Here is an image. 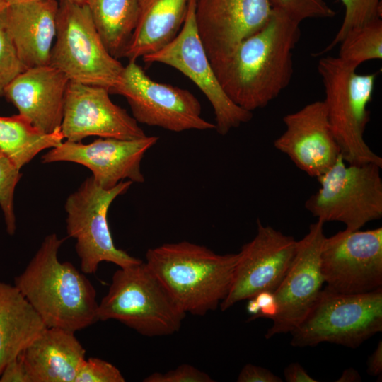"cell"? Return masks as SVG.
<instances>
[{"label": "cell", "mask_w": 382, "mask_h": 382, "mask_svg": "<svg viewBox=\"0 0 382 382\" xmlns=\"http://www.w3.org/2000/svg\"><path fill=\"white\" fill-rule=\"evenodd\" d=\"M300 37V23L272 9L260 30L212 65L228 98L251 112L266 107L290 83L293 51Z\"/></svg>", "instance_id": "6da1fadb"}, {"label": "cell", "mask_w": 382, "mask_h": 382, "mask_svg": "<svg viewBox=\"0 0 382 382\" xmlns=\"http://www.w3.org/2000/svg\"><path fill=\"white\" fill-rule=\"evenodd\" d=\"M64 238L56 233L45 237L14 285L47 328L70 332L98 321L96 291L83 272L69 262H60L59 250Z\"/></svg>", "instance_id": "7a4b0ae2"}, {"label": "cell", "mask_w": 382, "mask_h": 382, "mask_svg": "<svg viewBox=\"0 0 382 382\" xmlns=\"http://www.w3.org/2000/svg\"><path fill=\"white\" fill-rule=\"evenodd\" d=\"M238 257L184 241L149 249L144 262L183 312L202 316L227 296Z\"/></svg>", "instance_id": "3957f363"}, {"label": "cell", "mask_w": 382, "mask_h": 382, "mask_svg": "<svg viewBox=\"0 0 382 382\" xmlns=\"http://www.w3.org/2000/svg\"><path fill=\"white\" fill-rule=\"evenodd\" d=\"M324 90L329 123L344 161L349 164L376 163L382 158L366 143L370 120L368 105L374 91L376 73L360 74L337 57L325 56L317 64Z\"/></svg>", "instance_id": "277c9868"}, {"label": "cell", "mask_w": 382, "mask_h": 382, "mask_svg": "<svg viewBox=\"0 0 382 382\" xmlns=\"http://www.w3.org/2000/svg\"><path fill=\"white\" fill-rule=\"evenodd\" d=\"M144 262L115 272L98 320H115L148 337L173 335L185 316Z\"/></svg>", "instance_id": "5b68a950"}, {"label": "cell", "mask_w": 382, "mask_h": 382, "mask_svg": "<svg viewBox=\"0 0 382 382\" xmlns=\"http://www.w3.org/2000/svg\"><path fill=\"white\" fill-rule=\"evenodd\" d=\"M69 81L106 88L119 83L125 66L107 50L86 4L60 0L50 64Z\"/></svg>", "instance_id": "8992f818"}, {"label": "cell", "mask_w": 382, "mask_h": 382, "mask_svg": "<svg viewBox=\"0 0 382 382\" xmlns=\"http://www.w3.org/2000/svg\"><path fill=\"white\" fill-rule=\"evenodd\" d=\"M382 330V288L356 294L325 287L303 320L290 333L295 347L322 342L357 348Z\"/></svg>", "instance_id": "52a82bcc"}, {"label": "cell", "mask_w": 382, "mask_h": 382, "mask_svg": "<svg viewBox=\"0 0 382 382\" xmlns=\"http://www.w3.org/2000/svg\"><path fill=\"white\" fill-rule=\"evenodd\" d=\"M382 166L374 163L349 164L342 155L317 178L318 190L305 202V208L324 224L339 221L345 229L359 230L382 217Z\"/></svg>", "instance_id": "ba28073f"}, {"label": "cell", "mask_w": 382, "mask_h": 382, "mask_svg": "<svg viewBox=\"0 0 382 382\" xmlns=\"http://www.w3.org/2000/svg\"><path fill=\"white\" fill-rule=\"evenodd\" d=\"M132 183L123 180L106 190L90 176L67 197L64 205L66 232L76 240L75 249L84 274L95 273L102 262H112L120 268L142 262L115 247L107 218L112 202L125 193Z\"/></svg>", "instance_id": "9c48e42d"}, {"label": "cell", "mask_w": 382, "mask_h": 382, "mask_svg": "<svg viewBox=\"0 0 382 382\" xmlns=\"http://www.w3.org/2000/svg\"><path fill=\"white\" fill-rule=\"evenodd\" d=\"M111 93L126 98L137 122L175 132L216 128L202 117L201 104L191 92L154 81L136 61L125 66Z\"/></svg>", "instance_id": "30bf717a"}, {"label": "cell", "mask_w": 382, "mask_h": 382, "mask_svg": "<svg viewBox=\"0 0 382 382\" xmlns=\"http://www.w3.org/2000/svg\"><path fill=\"white\" fill-rule=\"evenodd\" d=\"M197 0H189L185 22L167 45L142 57L146 64L172 66L190 79L209 101L215 115V129L221 135L249 122L253 112L236 105L219 83L199 37L195 22Z\"/></svg>", "instance_id": "8fae6325"}, {"label": "cell", "mask_w": 382, "mask_h": 382, "mask_svg": "<svg viewBox=\"0 0 382 382\" xmlns=\"http://www.w3.org/2000/svg\"><path fill=\"white\" fill-rule=\"evenodd\" d=\"M320 267L325 287L333 291L356 294L382 288V228L325 236Z\"/></svg>", "instance_id": "7c38bea8"}, {"label": "cell", "mask_w": 382, "mask_h": 382, "mask_svg": "<svg viewBox=\"0 0 382 382\" xmlns=\"http://www.w3.org/2000/svg\"><path fill=\"white\" fill-rule=\"evenodd\" d=\"M324 223L317 220L297 241L295 255L283 280L274 291L276 315L265 333L270 339L293 331L306 317L325 283L320 267V251L325 238Z\"/></svg>", "instance_id": "4fadbf2b"}, {"label": "cell", "mask_w": 382, "mask_h": 382, "mask_svg": "<svg viewBox=\"0 0 382 382\" xmlns=\"http://www.w3.org/2000/svg\"><path fill=\"white\" fill-rule=\"evenodd\" d=\"M297 241L257 221V233L238 253L233 281L220 307L225 311L258 293L273 292L285 277L294 259Z\"/></svg>", "instance_id": "5bb4252c"}, {"label": "cell", "mask_w": 382, "mask_h": 382, "mask_svg": "<svg viewBox=\"0 0 382 382\" xmlns=\"http://www.w3.org/2000/svg\"><path fill=\"white\" fill-rule=\"evenodd\" d=\"M158 139L154 136L131 140L100 137L90 144L66 140L44 154L41 162L83 165L92 172L91 176L99 186L108 190L126 179L132 183L144 182L141 162Z\"/></svg>", "instance_id": "9a60e30c"}, {"label": "cell", "mask_w": 382, "mask_h": 382, "mask_svg": "<svg viewBox=\"0 0 382 382\" xmlns=\"http://www.w3.org/2000/svg\"><path fill=\"white\" fill-rule=\"evenodd\" d=\"M109 95L106 88L69 81L61 125L64 139L77 142L90 136L126 140L146 137L135 119Z\"/></svg>", "instance_id": "2e32d148"}, {"label": "cell", "mask_w": 382, "mask_h": 382, "mask_svg": "<svg viewBox=\"0 0 382 382\" xmlns=\"http://www.w3.org/2000/svg\"><path fill=\"white\" fill-rule=\"evenodd\" d=\"M272 13L269 0H197L196 26L211 64L226 59Z\"/></svg>", "instance_id": "e0dca14e"}, {"label": "cell", "mask_w": 382, "mask_h": 382, "mask_svg": "<svg viewBox=\"0 0 382 382\" xmlns=\"http://www.w3.org/2000/svg\"><path fill=\"white\" fill-rule=\"evenodd\" d=\"M286 129L274 141L296 166L318 178L341 156L323 100L310 103L283 117Z\"/></svg>", "instance_id": "ac0fdd59"}, {"label": "cell", "mask_w": 382, "mask_h": 382, "mask_svg": "<svg viewBox=\"0 0 382 382\" xmlns=\"http://www.w3.org/2000/svg\"><path fill=\"white\" fill-rule=\"evenodd\" d=\"M69 79L50 64L28 68L7 86L4 95L18 114L45 134L61 130Z\"/></svg>", "instance_id": "d6986e66"}, {"label": "cell", "mask_w": 382, "mask_h": 382, "mask_svg": "<svg viewBox=\"0 0 382 382\" xmlns=\"http://www.w3.org/2000/svg\"><path fill=\"white\" fill-rule=\"evenodd\" d=\"M58 8L57 0H36L6 4L0 11V25L25 69L50 64Z\"/></svg>", "instance_id": "ffe728a7"}, {"label": "cell", "mask_w": 382, "mask_h": 382, "mask_svg": "<svg viewBox=\"0 0 382 382\" xmlns=\"http://www.w3.org/2000/svg\"><path fill=\"white\" fill-rule=\"evenodd\" d=\"M75 332L47 328L20 354L30 382H74L86 350Z\"/></svg>", "instance_id": "44dd1931"}, {"label": "cell", "mask_w": 382, "mask_h": 382, "mask_svg": "<svg viewBox=\"0 0 382 382\" xmlns=\"http://www.w3.org/2000/svg\"><path fill=\"white\" fill-rule=\"evenodd\" d=\"M189 0H143L139 19L122 57L136 61L170 43L185 22Z\"/></svg>", "instance_id": "7402d4cb"}, {"label": "cell", "mask_w": 382, "mask_h": 382, "mask_svg": "<svg viewBox=\"0 0 382 382\" xmlns=\"http://www.w3.org/2000/svg\"><path fill=\"white\" fill-rule=\"evenodd\" d=\"M46 328L18 289L0 281V376Z\"/></svg>", "instance_id": "603a6c76"}, {"label": "cell", "mask_w": 382, "mask_h": 382, "mask_svg": "<svg viewBox=\"0 0 382 382\" xmlns=\"http://www.w3.org/2000/svg\"><path fill=\"white\" fill-rule=\"evenodd\" d=\"M143 0H87L96 28L107 50L122 57L137 25Z\"/></svg>", "instance_id": "cb8c5ba5"}, {"label": "cell", "mask_w": 382, "mask_h": 382, "mask_svg": "<svg viewBox=\"0 0 382 382\" xmlns=\"http://www.w3.org/2000/svg\"><path fill=\"white\" fill-rule=\"evenodd\" d=\"M64 139L61 130L45 134L21 115L0 116V150L21 169L40 151L59 145Z\"/></svg>", "instance_id": "d4e9b609"}, {"label": "cell", "mask_w": 382, "mask_h": 382, "mask_svg": "<svg viewBox=\"0 0 382 382\" xmlns=\"http://www.w3.org/2000/svg\"><path fill=\"white\" fill-rule=\"evenodd\" d=\"M337 57L357 69L362 63L382 59V20L376 18L349 31L339 43Z\"/></svg>", "instance_id": "484cf974"}, {"label": "cell", "mask_w": 382, "mask_h": 382, "mask_svg": "<svg viewBox=\"0 0 382 382\" xmlns=\"http://www.w3.org/2000/svg\"><path fill=\"white\" fill-rule=\"evenodd\" d=\"M345 7L342 23L336 35L323 50L316 56H320L339 45L351 30L371 21L381 18V0H338Z\"/></svg>", "instance_id": "4316f807"}, {"label": "cell", "mask_w": 382, "mask_h": 382, "mask_svg": "<svg viewBox=\"0 0 382 382\" xmlns=\"http://www.w3.org/2000/svg\"><path fill=\"white\" fill-rule=\"evenodd\" d=\"M20 168L0 150V207L4 214L6 231L13 235L16 229L14 192L22 176Z\"/></svg>", "instance_id": "83f0119b"}, {"label": "cell", "mask_w": 382, "mask_h": 382, "mask_svg": "<svg viewBox=\"0 0 382 382\" xmlns=\"http://www.w3.org/2000/svg\"><path fill=\"white\" fill-rule=\"evenodd\" d=\"M272 8L301 23L308 18H330L335 16L325 0H269Z\"/></svg>", "instance_id": "f1b7e54d"}, {"label": "cell", "mask_w": 382, "mask_h": 382, "mask_svg": "<svg viewBox=\"0 0 382 382\" xmlns=\"http://www.w3.org/2000/svg\"><path fill=\"white\" fill-rule=\"evenodd\" d=\"M25 69L8 35L0 25V96Z\"/></svg>", "instance_id": "f546056e"}, {"label": "cell", "mask_w": 382, "mask_h": 382, "mask_svg": "<svg viewBox=\"0 0 382 382\" xmlns=\"http://www.w3.org/2000/svg\"><path fill=\"white\" fill-rule=\"evenodd\" d=\"M120 371L111 363L89 357L81 365L74 382H125Z\"/></svg>", "instance_id": "4dcf8cb0"}, {"label": "cell", "mask_w": 382, "mask_h": 382, "mask_svg": "<svg viewBox=\"0 0 382 382\" xmlns=\"http://www.w3.org/2000/svg\"><path fill=\"white\" fill-rule=\"evenodd\" d=\"M144 382H213L214 380L205 372L196 367L184 364L166 373L155 372L147 377Z\"/></svg>", "instance_id": "1f68e13d"}, {"label": "cell", "mask_w": 382, "mask_h": 382, "mask_svg": "<svg viewBox=\"0 0 382 382\" xmlns=\"http://www.w3.org/2000/svg\"><path fill=\"white\" fill-rule=\"evenodd\" d=\"M238 382H282L269 369L251 364H245L237 378Z\"/></svg>", "instance_id": "d6a6232c"}, {"label": "cell", "mask_w": 382, "mask_h": 382, "mask_svg": "<svg viewBox=\"0 0 382 382\" xmlns=\"http://www.w3.org/2000/svg\"><path fill=\"white\" fill-rule=\"evenodd\" d=\"M0 382H30L20 355L5 366L0 376Z\"/></svg>", "instance_id": "836d02e7"}, {"label": "cell", "mask_w": 382, "mask_h": 382, "mask_svg": "<svg viewBox=\"0 0 382 382\" xmlns=\"http://www.w3.org/2000/svg\"><path fill=\"white\" fill-rule=\"evenodd\" d=\"M253 298L255 299L260 309L254 320L258 318H265L271 320L276 315L277 306L273 292L262 291Z\"/></svg>", "instance_id": "e575fe53"}, {"label": "cell", "mask_w": 382, "mask_h": 382, "mask_svg": "<svg viewBox=\"0 0 382 382\" xmlns=\"http://www.w3.org/2000/svg\"><path fill=\"white\" fill-rule=\"evenodd\" d=\"M284 376L287 382H317L306 369L299 363L293 362L284 371Z\"/></svg>", "instance_id": "d590c367"}, {"label": "cell", "mask_w": 382, "mask_h": 382, "mask_svg": "<svg viewBox=\"0 0 382 382\" xmlns=\"http://www.w3.org/2000/svg\"><path fill=\"white\" fill-rule=\"evenodd\" d=\"M367 373L371 376H381L382 373V342L378 345L367 361Z\"/></svg>", "instance_id": "8d00e7d4"}, {"label": "cell", "mask_w": 382, "mask_h": 382, "mask_svg": "<svg viewBox=\"0 0 382 382\" xmlns=\"http://www.w3.org/2000/svg\"><path fill=\"white\" fill-rule=\"evenodd\" d=\"M361 378L359 372L354 368H348L342 374L341 376L337 380V382H356L361 381Z\"/></svg>", "instance_id": "74e56055"}, {"label": "cell", "mask_w": 382, "mask_h": 382, "mask_svg": "<svg viewBox=\"0 0 382 382\" xmlns=\"http://www.w3.org/2000/svg\"><path fill=\"white\" fill-rule=\"evenodd\" d=\"M246 309L248 313L251 315L250 320H254L260 311L259 306L254 298L248 299Z\"/></svg>", "instance_id": "f35d334b"}, {"label": "cell", "mask_w": 382, "mask_h": 382, "mask_svg": "<svg viewBox=\"0 0 382 382\" xmlns=\"http://www.w3.org/2000/svg\"><path fill=\"white\" fill-rule=\"evenodd\" d=\"M7 4L28 2L36 0H5Z\"/></svg>", "instance_id": "ab89813d"}, {"label": "cell", "mask_w": 382, "mask_h": 382, "mask_svg": "<svg viewBox=\"0 0 382 382\" xmlns=\"http://www.w3.org/2000/svg\"><path fill=\"white\" fill-rule=\"evenodd\" d=\"M72 3L78 4H86L87 0H66Z\"/></svg>", "instance_id": "60d3db41"}, {"label": "cell", "mask_w": 382, "mask_h": 382, "mask_svg": "<svg viewBox=\"0 0 382 382\" xmlns=\"http://www.w3.org/2000/svg\"><path fill=\"white\" fill-rule=\"evenodd\" d=\"M5 0H0V11L6 5Z\"/></svg>", "instance_id": "b9f144b4"}]
</instances>
